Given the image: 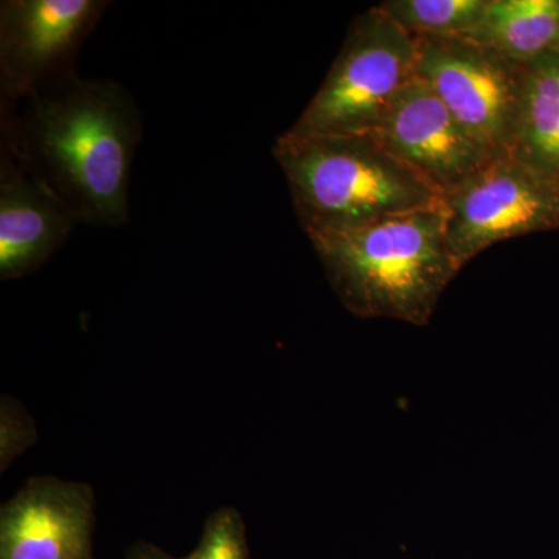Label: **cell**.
Returning a JSON list of instances; mask_svg holds the SVG:
<instances>
[{"instance_id":"cell-2","label":"cell","mask_w":559,"mask_h":559,"mask_svg":"<svg viewBox=\"0 0 559 559\" xmlns=\"http://www.w3.org/2000/svg\"><path fill=\"white\" fill-rule=\"evenodd\" d=\"M447 223L443 201L308 238L353 314L425 325L462 270L448 245Z\"/></svg>"},{"instance_id":"cell-3","label":"cell","mask_w":559,"mask_h":559,"mask_svg":"<svg viewBox=\"0 0 559 559\" xmlns=\"http://www.w3.org/2000/svg\"><path fill=\"white\" fill-rule=\"evenodd\" d=\"M305 234L348 229L441 204L443 197L373 134L299 135L272 148Z\"/></svg>"},{"instance_id":"cell-12","label":"cell","mask_w":559,"mask_h":559,"mask_svg":"<svg viewBox=\"0 0 559 559\" xmlns=\"http://www.w3.org/2000/svg\"><path fill=\"white\" fill-rule=\"evenodd\" d=\"M473 39L520 64H530L557 46L559 0H488Z\"/></svg>"},{"instance_id":"cell-14","label":"cell","mask_w":559,"mask_h":559,"mask_svg":"<svg viewBox=\"0 0 559 559\" xmlns=\"http://www.w3.org/2000/svg\"><path fill=\"white\" fill-rule=\"evenodd\" d=\"M186 559H250L245 520L224 507L209 518L200 544Z\"/></svg>"},{"instance_id":"cell-9","label":"cell","mask_w":559,"mask_h":559,"mask_svg":"<svg viewBox=\"0 0 559 559\" xmlns=\"http://www.w3.org/2000/svg\"><path fill=\"white\" fill-rule=\"evenodd\" d=\"M90 485L33 477L0 510V559H95Z\"/></svg>"},{"instance_id":"cell-10","label":"cell","mask_w":559,"mask_h":559,"mask_svg":"<svg viewBox=\"0 0 559 559\" xmlns=\"http://www.w3.org/2000/svg\"><path fill=\"white\" fill-rule=\"evenodd\" d=\"M79 219L38 179L2 150L0 157V280L39 270L66 245Z\"/></svg>"},{"instance_id":"cell-17","label":"cell","mask_w":559,"mask_h":559,"mask_svg":"<svg viewBox=\"0 0 559 559\" xmlns=\"http://www.w3.org/2000/svg\"><path fill=\"white\" fill-rule=\"evenodd\" d=\"M554 51H558V53H559V39H558L557 46H555Z\"/></svg>"},{"instance_id":"cell-16","label":"cell","mask_w":559,"mask_h":559,"mask_svg":"<svg viewBox=\"0 0 559 559\" xmlns=\"http://www.w3.org/2000/svg\"><path fill=\"white\" fill-rule=\"evenodd\" d=\"M124 559H186L176 558L150 543H138L128 551Z\"/></svg>"},{"instance_id":"cell-11","label":"cell","mask_w":559,"mask_h":559,"mask_svg":"<svg viewBox=\"0 0 559 559\" xmlns=\"http://www.w3.org/2000/svg\"><path fill=\"white\" fill-rule=\"evenodd\" d=\"M511 154L559 189L558 51H547L525 64L520 119Z\"/></svg>"},{"instance_id":"cell-5","label":"cell","mask_w":559,"mask_h":559,"mask_svg":"<svg viewBox=\"0 0 559 559\" xmlns=\"http://www.w3.org/2000/svg\"><path fill=\"white\" fill-rule=\"evenodd\" d=\"M415 39L418 79L489 154H511L525 64L473 38Z\"/></svg>"},{"instance_id":"cell-1","label":"cell","mask_w":559,"mask_h":559,"mask_svg":"<svg viewBox=\"0 0 559 559\" xmlns=\"http://www.w3.org/2000/svg\"><path fill=\"white\" fill-rule=\"evenodd\" d=\"M2 110V150L53 191L80 224L123 226L142 140L134 97L112 80L80 79Z\"/></svg>"},{"instance_id":"cell-7","label":"cell","mask_w":559,"mask_h":559,"mask_svg":"<svg viewBox=\"0 0 559 559\" xmlns=\"http://www.w3.org/2000/svg\"><path fill=\"white\" fill-rule=\"evenodd\" d=\"M443 201L460 267L496 242L559 226L558 187L513 154L491 157Z\"/></svg>"},{"instance_id":"cell-13","label":"cell","mask_w":559,"mask_h":559,"mask_svg":"<svg viewBox=\"0 0 559 559\" xmlns=\"http://www.w3.org/2000/svg\"><path fill=\"white\" fill-rule=\"evenodd\" d=\"M378 7L415 38H473L488 0H388Z\"/></svg>"},{"instance_id":"cell-4","label":"cell","mask_w":559,"mask_h":559,"mask_svg":"<svg viewBox=\"0 0 559 559\" xmlns=\"http://www.w3.org/2000/svg\"><path fill=\"white\" fill-rule=\"evenodd\" d=\"M417 76V39L380 9L353 21L322 86L290 132L371 134L393 98Z\"/></svg>"},{"instance_id":"cell-8","label":"cell","mask_w":559,"mask_h":559,"mask_svg":"<svg viewBox=\"0 0 559 559\" xmlns=\"http://www.w3.org/2000/svg\"><path fill=\"white\" fill-rule=\"evenodd\" d=\"M371 134L443 198L495 157L418 76L393 98Z\"/></svg>"},{"instance_id":"cell-15","label":"cell","mask_w":559,"mask_h":559,"mask_svg":"<svg viewBox=\"0 0 559 559\" xmlns=\"http://www.w3.org/2000/svg\"><path fill=\"white\" fill-rule=\"evenodd\" d=\"M38 439L35 421L21 403L3 395L0 400V468L9 469L11 462L35 444Z\"/></svg>"},{"instance_id":"cell-6","label":"cell","mask_w":559,"mask_h":559,"mask_svg":"<svg viewBox=\"0 0 559 559\" xmlns=\"http://www.w3.org/2000/svg\"><path fill=\"white\" fill-rule=\"evenodd\" d=\"M109 5L108 0L0 2V108H16L76 76L81 47Z\"/></svg>"}]
</instances>
